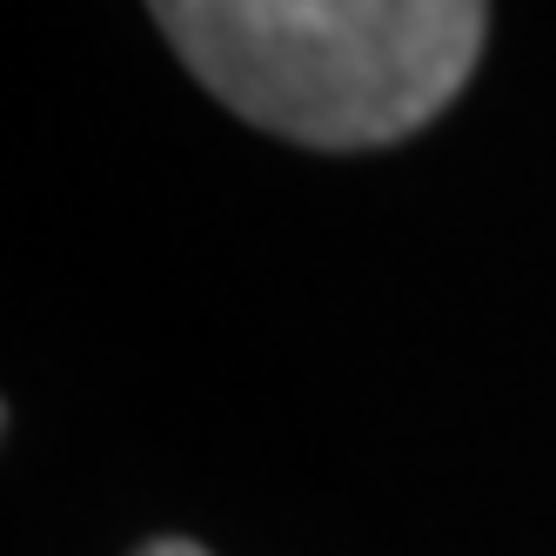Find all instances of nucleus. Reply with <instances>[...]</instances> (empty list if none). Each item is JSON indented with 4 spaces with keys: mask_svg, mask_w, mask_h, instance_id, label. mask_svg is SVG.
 Wrapping results in <instances>:
<instances>
[{
    "mask_svg": "<svg viewBox=\"0 0 556 556\" xmlns=\"http://www.w3.org/2000/svg\"><path fill=\"white\" fill-rule=\"evenodd\" d=\"M188 74L242 122L302 148H389L443 114L490 8L476 0H162Z\"/></svg>",
    "mask_w": 556,
    "mask_h": 556,
    "instance_id": "f257e3e1",
    "label": "nucleus"
},
{
    "mask_svg": "<svg viewBox=\"0 0 556 556\" xmlns=\"http://www.w3.org/2000/svg\"><path fill=\"white\" fill-rule=\"evenodd\" d=\"M135 556H208L202 543H181V536H162V543H148V549H135Z\"/></svg>",
    "mask_w": 556,
    "mask_h": 556,
    "instance_id": "f03ea898",
    "label": "nucleus"
}]
</instances>
